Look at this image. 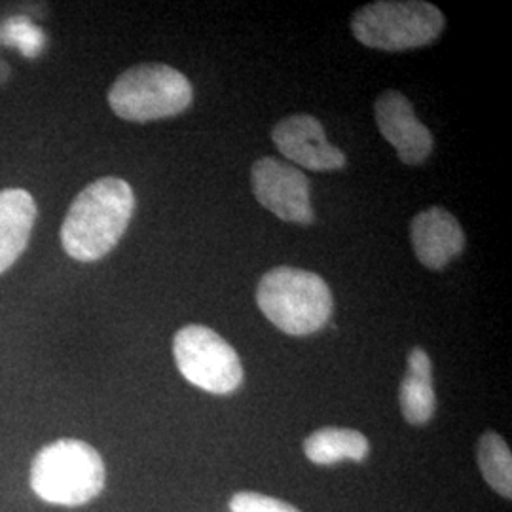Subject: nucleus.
Here are the masks:
<instances>
[{
  "mask_svg": "<svg viewBox=\"0 0 512 512\" xmlns=\"http://www.w3.org/2000/svg\"><path fill=\"white\" fill-rule=\"evenodd\" d=\"M414 253L429 270H444L463 253L465 234L459 220L442 207H429L410 222Z\"/></svg>",
  "mask_w": 512,
  "mask_h": 512,
  "instance_id": "obj_10",
  "label": "nucleus"
},
{
  "mask_svg": "<svg viewBox=\"0 0 512 512\" xmlns=\"http://www.w3.org/2000/svg\"><path fill=\"white\" fill-rule=\"evenodd\" d=\"M107 471L92 444L59 439L46 444L31 465V488L50 505L80 507L103 492Z\"/></svg>",
  "mask_w": 512,
  "mask_h": 512,
  "instance_id": "obj_2",
  "label": "nucleus"
},
{
  "mask_svg": "<svg viewBox=\"0 0 512 512\" xmlns=\"http://www.w3.org/2000/svg\"><path fill=\"white\" fill-rule=\"evenodd\" d=\"M399 403L404 420L410 425L429 423L437 410L433 365L425 349L412 348L408 353V366L399 389Z\"/></svg>",
  "mask_w": 512,
  "mask_h": 512,
  "instance_id": "obj_12",
  "label": "nucleus"
},
{
  "mask_svg": "<svg viewBox=\"0 0 512 512\" xmlns=\"http://www.w3.org/2000/svg\"><path fill=\"white\" fill-rule=\"evenodd\" d=\"M232 512H300L293 505L256 492H238L230 499Z\"/></svg>",
  "mask_w": 512,
  "mask_h": 512,
  "instance_id": "obj_15",
  "label": "nucleus"
},
{
  "mask_svg": "<svg viewBox=\"0 0 512 512\" xmlns=\"http://www.w3.org/2000/svg\"><path fill=\"white\" fill-rule=\"evenodd\" d=\"M376 124L385 141L397 150L406 165H420L433 152V135L416 116L406 95L395 90L384 92L374 105Z\"/></svg>",
  "mask_w": 512,
  "mask_h": 512,
  "instance_id": "obj_9",
  "label": "nucleus"
},
{
  "mask_svg": "<svg viewBox=\"0 0 512 512\" xmlns=\"http://www.w3.org/2000/svg\"><path fill=\"white\" fill-rule=\"evenodd\" d=\"M251 184L256 202L277 219L296 224H311L315 219L310 181L294 165L277 158H260L251 169Z\"/></svg>",
  "mask_w": 512,
  "mask_h": 512,
  "instance_id": "obj_7",
  "label": "nucleus"
},
{
  "mask_svg": "<svg viewBox=\"0 0 512 512\" xmlns=\"http://www.w3.org/2000/svg\"><path fill=\"white\" fill-rule=\"evenodd\" d=\"M304 454L315 465L363 461L370 454V442L355 429L323 427L304 440Z\"/></svg>",
  "mask_w": 512,
  "mask_h": 512,
  "instance_id": "obj_13",
  "label": "nucleus"
},
{
  "mask_svg": "<svg viewBox=\"0 0 512 512\" xmlns=\"http://www.w3.org/2000/svg\"><path fill=\"white\" fill-rule=\"evenodd\" d=\"M277 150L293 164L310 171H336L348 164L346 154L330 145L323 124L310 114H294L272 131Z\"/></svg>",
  "mask_w": 512,
  "mask_h": 512,
  "instance_id": "obj_8",
  "label": "nucleus"
},
{
  "mask_svg": "<svg viewBox=\"0 0 512 512\" xmlns=\"http://www.w3.org/2000/svg\"><path fill=\"white\" fill-rule=\"evenodd\" d=\"M444 16L435 4L421 0H380L359 8L351 19L355 38L374 50L404 52L440 37Z\"/></svg>",
  "mask_w": 512,
  "mask_h": 512,
  "instance_id": "obj_5",
  "label": "nucleus"
},
{
  "mask_svg": "<svg viewBox=\"0 0 512 512\" xmlns=\"http://www.w3.org/2000/svg\"><path fill=\"white\" fill-rule=\"evenodd\" d=\"M173 355L184 380L207 393L228 395L243 382L236 349L203 325H186L173 338Z\"/></svg>",
  "mask_w": 512,
  "mask_h": 512,
  "instance_id": "obj_6",
  "label": "nucleus"
},
{
  "mask_svg": "<svg viewBox=\"0 0 512 512\" xmlns=\"http://www.w3.org/2000/svg\"><path fill=\"white\" fill-rule=\"evenodd\" d=\"M37 220L35 198L23 188L0 190V274L16 264Z\"/></svg>",
  "mask_w": 512,
  "mask_h": 512,
  "instance_id": "obj_11",
  "label": "nucleus"
},
{
  "mask_svg": "<svg viewBox=\"0 0 512 512\" xmlns=\"http://www.w3.org/2000/svg\"><path fill=\"white\" fill-rule=\"evenodd\" d=\"M190 80L162 63L135 65L120 74L109 92L110 109L128 122H152L179 116L192 105Z\"/></svg>",
  "mask_w": 512,
  "mask_h": 512,
  "instance_id": "obj_4",
  "label": "nucleus"
},
{
  "mask_svg": "<svg viewBox=\"0 0 512 512\" xmlns=\"http://www.w3.org/2000/svg\"><path fill=\"white\" fill-rule=\"evenodd\" d=\"M478 465L488 486L505 499L512 497V454L509 444L495 431H486L478 440Z\"/></svg>",
  "mask_w": 512,
  "mask_h": 512,
  "instance_id": "obj_14",
  "label": "nucleus"
},
{
  "mask_svg": "<svg viewBox=\"0 0 512 512\" xmlns=\"http://www.w3.org/2000/svg\"><path fill=\"white\" fill-rule=\"evenodd\" d=\"M135 211V194L118 177L88 184L74 200L61 226L65 253L78 262H95L118 245Z\"/></svg>",
  "mask_w": 512,
  "mask_h": 512,
  "instance_id": "obj_1",
  "label": "nucleus"
},
{
  "mask_svg": "<svg viewBox=\"0 0 512 512\" xmlns=\"http://www.w3.org/2000/svg\"><path fill=\"white\" fill-rule=\"evenodd\" d=\"M256 304L266 319L291 336H308L329 323L334 300L323 277L291 266L262 275Z\"/></svg>",
  "mask_w": 512,
  "mask_h": 512,
  "instance_id": "obj_3",
  "label": "nucleus"
}]
</instances>
